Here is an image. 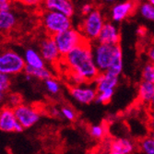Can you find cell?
Returning a JSON list of instances; mask_svg holds the SVG:
<instances>
[{
  "mask_svg": "<svg viewBox=\"0 0 154 154\" xmlns=\"http://www.w3.org/2000/svg\"><path fill=\"white\" fill-rule=\"evenodd\" d=\"M25 74H28L32 76V78H36L40 80H47L49 79H52L53 77V73L51 70L45 66L44 68H31V67H25V70H24Z\"/></svg>",
  "mask_w": 154,
  "mask_h": 154,
  "instance_id": "20",
  "label": "cell"
},
{
  "mask_svg": "<svg viewBox=\"0 0 154 154\" xmlns=\"http://www.w3.org/2000/svg\"><path fill=\"white\" fill-rule=\"evenodd\" d=\"M153 95H154V83L141 80L138 85V90H137V98L139 102L149 105Z\"/></svg>",
  "mask_w": 154,
  "mask_h": 154,
  "instance_id": "18",
  "label": "cell"
},
{
  "mask_svg": "<svg viewBox=\"0 0 154 154\" xmlns=\"http://www.w3.org/2000/svg\"><path fill=\"white\" fill-rule=\"evenodd\" d=\"M105 128L103 127V125H92L90 129V133L91 135L97 139H100L102 137H104L105 135Z\"/></svg>",
  "mask_w": 154,
  "mask_h": 154,
  "instance_id": "28",
  "label": "cell"
},
{
  "mask_svg": "<svg viewBox=\"0 0 154 154\" xmlns=\"http://www.w3.org/2000/svg\"><path fill=\"white\" fill-rule=\"evenodd\" d=\"M147 55H148V58L149 60V63L154 65V44H152L149 47V49L147 51Z\"/></svg>",
  "mask_w": 154,
  "mask_h": 154,
  "instance_id": "33",
  "label": "cell"
},
{
  "mask_svg": "<svg viewBox=\"0 0 154 154\" xmlns=\"http://www.w3.org/2000/svg\"><path fill=\"white\" fill-rule=\"evenodd\" d=\"M141 78L143 81L154 83V65L151 63H147L141 72Z\"/></svg>",
  "mask_w": 154,
  "mask_h": 154,
  "instance_id": "23",
  "label": "cell"
},
{
  "mask_svg": "<svg viewBox=\"0 0 154 154\" xmlns=\"http://www.w3.org/2000/svg\"><path fill=\"white\" fill-rule=\"evenodd\" d=\"M149 109H151V110H154V95H153V97H152V99H151V101L149 102Z\"/></svg>",
  "mask_w": 154,
  "mask_h": 154,
  "instance_id": "36",
  "label": "cell"
},
{
  "mask_svg": "<svg viewBox=\"0 0 154 154\" xmlns=\"http://www.w3.org/2000/svg\"><path fill=\"white\" fill-rule=\"evenodd\" d=\"M45 88H46V90L51 94H57L59 92V91H60V85H59V83L57 80H55V79H54L53 78L45 80Z\"/></svg>",
  "mask_w": 154,
  "mask_h": 154,
  "instance_id": "27",
  "label": "cell"
},
{
  "mask_svg": "<svg viewBox=\"0 0 154 154\" xmlns=\"http://www.w3.org/2000/svg\"><path fill=\"white\" fill-rule=\"evenodd\" d=\"M116 45H109L95 42L91 44L92 55L95 66L100 73L107 72L114 57Z\"/></svg>",
  "mask_w": 154,
  "mask_h": 154,
  "instance_id": "6",
  "label": "cell"
},
{
  "mask_svg": "<svg viewBox=\"0 0 154 154\" xmlns=\"http://www.w3.org/2000/svg\"><path fill=\"white\" fill-rule=\"evenodd\" d=\"M53 38L62 57H66L73 49L82 45L86 41L79 31L73 28L54 35Z\"/></svg>",
  "mask_w": 154,
  "mask_h": 154,
  "instance_id": "5",
  "label": "cell"
},
{
  "mask_svg": "<svg viewBox=\"0 0 154 154\" xmlns=\"http://www.w3.org/2000/svg\"><path fill=\"white\" fill-rule=\"evenodd\" d=\"M23 58L26 64V66L31 68H44L45 67V61L43 59L40 52L33 48H28L25 50Z\"/></svg>",
  "mask_w": 154,
  "mask_h": 154,
  "instance_id": "17",
  "label": "cell"
},
{
  "mask_svg": "<svg viewBox=\"0 0 154 154\" xmlns=\"http://www.w3.org/2000/svg\"><path fill=\"white\" fill-rule=\"evenodd\" d=\"M149 3L154 7V0H150V1H149Z\"/></svg>",
  "mask_w": 154,
  "mask_h": 154,
  "instance_id": "39",
  "label": "cell"
},
{
  "mask_svg": "<svg viewBox=\"0 0 154 154\" xmlns=\"http://www.w3.org/2000/svg\"><path fill=\"white\" fill-rule=\"evenodd\" d=\"M114 94H115V90H108V91H104L102 92H98L95 102L97 103H101V104L108 103L111 102Z\"/></svg>",
  "mask_w": 154,
  "mask_h": 154,
  "instance_id": "25",
  "label": "cell"
},
{
  "mask_svg": "<svg viewBox=\"0 0 154 154\" xmlns=\"http://www.w3.org/2000/svg\"><path fill=\"white\" fill-rule=\"evenodd\" d=\"M6 103H7V106L14 109V108H16L17 106H19V105H20L22 103V98L19 93L7 94Z\"/></svg>",
  "mask_w": 154,
  "mask_h": 154,
  "instance_id": "24",
  "label": "cell"
},
{
  "mask_svg": "<svg viewBox=\"0 0 154 154\" xmlns=\"http://www.w3.org/2000/svg\"><path fill=\"white\" fill-rule=\"evenodd\" d=\"M11 85V79L10 77L0 73V93L8 94Z\"/></svg>",
  "mask_w": 154,
  "mask_h": 154,
  "instance_id": "26",
  "label": "cell"
},
{
  "mask_svg": "<svg viewBox=\"0 0 154 154\" xmlns=\"http://www.w3.org/2000/svg\"><path fill=\"white\" fill-rule=\"evenodd\" d=\"M0 130L17 133H20L24 130L17 120L14 110L7 105L0 107Z\"/></svg>",
  "mask_w": 154,
  "mask_h": 154,
  "instance_id": "8",
  "label": "cell"
},
{
  "mask_svg": "<svg viewBox=\"0 0 154 154\" xmlns=\"http://www.w3.org/2000/svg\"><path fill=\"white\" fill-rule=\"evenodd\" d=\"M118 82L119 77H116L108 72L99 73L94 81L97 92H102L108 90H115L116 87L118 85Z\"/></svg>",
  "mask_w": 154,
  "mask_h": 154,
  "instance_id": "15",
  "label": "cell"
},
{
  "mask_svg": "<svg viewBox=\"0 0 154 154\" xmlns=\"http://www.w3.org/2000/svg\"><path fill=\"white\" fill-rule=\"evenodd\" d=\"M121 40V35L117 27L112 22L105 21L103 30L97 42L109 45H118Z\"/></svg>",
  "mask_w": 154,
  "mask_h": 154,
  "instance_id": "11",
  "label": "cell"
},
{
  "mask_svg": "<svg viewBox=\"0 0 154 154\" xmlns=\"http://www.w3.org/2000/svg\"><path fill=\"white\" fill-rule=\"evenodd\" d=\"M123 71V54L120 45L115 46L114 57L112 59L111 66L108 69V73L119 77Z\"/></svg>",
  "mask_w": 154,
  "mask_h": 154,
  "instance_id": "19",
  "label": "cell"
},
{
  "mask_svg": "<svg viewBox=\"0 0 154 154\" xmlns=\"http://www.w3.org/2000/svg\"><path fill=\"white\" fill-rule=\"evenodd\" d=\"M149 137H152V138L154 139V129L149 130Z\"/></svg>",
  "mask_w": 154,
  "mask_h": 154,
  "instance_id": "38",
  "label": "cell"
},
{
  "mask_svg": "<svg viewBox=\"0 0 154 154\" xmlns=\"http://www.w3.org/2000/svg\"><path fill=\"white\" fill-rule=\"evenodd\" d=\"M69 91L73 99L81 104H90L95 102L98 94L96 87H92L88 84L71 86L69 88Z\"/></svg>",
  "mask_w": 154,
  "mask_h": 154,
  "instance_id": "9",
  "label": "cell"
},
{
  "mask_svg": "<svg viewBox=\"0 0 154 154\" xmlns=\"http://www.w3.org/2000/svg\"><path fill=\"white\" fill-rule=\"evenodd\" d=\"M137 34H138V35L144 36V35L147 33V30L145 29L144 27H138V29H137Z\"/></svg>",
  "mask_w": 154,
  "mask_h": 154,
  "instance_id": "34",
  "label": "cell"
},
{
  "mask_svg": "<svg viewBox=\"0 0 154 154\" xmlns=\"http://www.w3.org/2000/svg\"><path fill=\"white\" fill-rule=\"evenodd\" d=\"M137 149V143L128 137H117L110 143V151L117 154H133Z\"/></svg>",
  "mask_w": 154,
  "mask_h": 154,
  "instance_id": "14",
  "label": "cell"
},
{
  "mask_svg": "<svg viewBox=\"0 0 154 154\" xmlns=\"http://www.w3.org/2000/svg\"><path fill=\"white\" fill-rule=\"evenodd\" d=\"M137 149L142 154H154V139L149 136L144 137L137 142Z\"/></svg>",
  "mask_w": 154,
  "mask_h": 154,
  "instance_id": "21",
  "label": "cell"
},
{
  "mask_svg": "<svg viewBox=\"0 0 154 154\" xmlns=\"http://www.w3.org/2000/svg\"><path fill=\"white\" fill-rule=\"evenodd\" d=\"M26 64L23 57L12 49L0 50V73L8 77L24 72Z\"/></svg>",
  "mask_w": 154,
  "mask_h": 154,
  "instance_id": "4",
  "label": "cell"
},
{
  "mask_svg": "<svg viewBox=\"0 0 154 154\" xmlns=\"http://www.w3.org/2000/svg\"><path fill=\"white\" fill-rule=\"evenodd\" d=\"M6 97H7V94L0 93V105H2L6 102Z\"/></svg>",
  "mask_w": 154,
  "mask_h": 154,
  "instance_id": "35",
  "label": "cell"
},
{
  "mask_svg": "<svg viewBox=\"0 0 154 154\" xmlns=\"http://www.w3.org/2000/svg\"><path fill=\"white\" fill-rule=\"evenodd\" d=\"M140 15L149 21H154V7L149 2H144L138 6Z\"/></svg>",
  "mask_w": 154,
  "mask_h": 154,
  "instance_id": "22",
  "label": "cell"
},
{
  "mask_svg": "<svg viewBox=\"0 0 154 154\" xmlns=\"http://www.w3.org/2000/svg\"><path fill=\"white\" fill-rule=\"evenodd\" d=\"M25 79H26V80H32V77L30 76V75H28V74H25Z\"/></svg>",
  "mask_w": 154,
  "mask_h": 154,
  "instance_id": "37",
  "label": "cell"
},
{
  "mask_svg": "<svg viewBox=\"0 0 154 154\" xmlns=\"http://www.w3.org/2000/svg\"><path fill=\"white\" fill-rule=\"evenodd\" d=\"M137 3L133 1H125L116 4L111 10V16L114 21L121 22L128 19L134 13Z\"/></svg>",
  "mask_w": 154,
  "mask_h": 154,
  "instance_id": "12",
  "label": "cell"
},
{
  "mask_svg": "<svg viewBox=\"0 0 154 154\" xmlns=\"http://www.w3.org/2000/svg\"><path fill=\"white\" fill-rule=\"evenodd\" d=\"M148 116H149V130H152V129H154V110L149 109Z\"/></svg>",
  "mask_w": 154,
  "mask_h": 154,
  "instance_id": "32",
  "label": "cell"
},
{
  "mask_svg": "<svg viewBox=\"0 0 154 154\" xmlns=\"http://www.w3.org/2000/svg\"><path fill=\"white\" fill-rule=\"evenodd\" d=\"M105 20L99 9H94L88 16L84 17L79 25V32L86 41L93 44L97 42L103 30Z\"/></svg>",
  "mask_w": 154,
  "mask_h": 154,
  "instance_id": "3",
  "label": "cell"
},
{
  "mask_svg": "<svg viewBox=\"0 0 154 154\" xmlns=\"http://www.w3.org/2000/svg\"><path fill=\"white\" fill-rule=\"evenodd\" d=\"M13 110L18 122L21 125L23 128L33 127L36 123H38L41 117V114L37 108L29 104L21 103Z\"/></svg>",
  "mask_w": 154,
  "mask_h": 154,
  "instance_id": "7",
  "label": "cell"
},
{
  "mask_svg": "<svg viewBox=\"0 0 154 154\" xmlns=\"http://www.w3.org/2000/svg\"><path fill=\"white\" fill-rule=\"evenodd\" d=\"M12 8V3L8 0H0V12L10 11Z\"/></svg>",
  "mask_w": 154,
  "mask_h": 154,
  "instance_id": "31",
  "label": "cell"
},
{
  "mask_svg": "<svg viewBox=\"0 0 154 154\" xmlns=\"http://www.w3.org/2000/svg\"><path fill=\"white\" fill-rule=\"evenodd\" d=\"M18 24L17 15L13 11L0 12V35L9 33Z\"/></svg>",
  "mask_w": 154,
  "mask_h": 154,
  "instance_id": "16",
  "label": "cell"
},
{
  "mask_svg": "<svg viewBox=\"0 0 154 154\" xmlns=\"http://www.w3.org/2000/svg\"><path fill=\"white\" fill-rule=\"evenodd\" d=\"M107 154H117V153H115V152H112V151H110L109 153H107Z\"/></svg>",
  "mask_w": 154,
  "mask_h": 154,
  "instance_id": "41",
  "label": "cell"
},
{
  "mask_svg": "<svg viewBox=\"0 0 154 154\" xmlns=\"http://www.w3.org/2000/svg\"><path fill=\"white\" fill-rule=\"evenodd\" d=\"M42 25L50 37L67 31L72 28L71 18H68L57 11L45 10L42 14Z\"/></svg>",
  "mask_w": 154,
  "mask_h": 154,
  "instance_id": "2",
  "label": "cell"
},
{
  "mask_svg": "<svg viewBox=\"0 0 154 154\" xmlns=\"http://www.w3.org/2000/svg\"><path fill=\"white\" fill-rule=\"evenodd\" d=\"M60 113H61L62 116L64 118H66V120H68V121H73L76 118L75 112L70 107H67V106L62 107L61 110H60Z\"/></svg>",
  "mask_w": 154,
  "mask_h": 154,
  "instance_id": "29",
  "label": "cell"
},
{
  "mask_svg": "<svg viewBox=\"0 0 154 154\" xmlns=\"http://www.w3.org/2000/svg\"><path fill=\"white\" fill-rule=\"evenodd\" d=\"M86 154H96L94 151H89V152H87Z\"/></svg>",
  "mask_w": 154,
  "mask_h": 154,
  "instance_id": "40",
  "label": "cell"
},
{
  "mask_svg": "<svg viewBox=\"0 0 154 154\" xmlns=\"http://www.w3.org/2000/svg\"><path fill=\"white\" fill-rule=\"evenodd\" d=\"M62 60L68 69L72 86L92 83L100 73L93 60L91 44L88 41L73 49Z\"/></svg>",
  "mask_w": 154,
  "mask_h": 154,
  "instance_id": "1",
  "label": "cell"
},
{
  "mask_svg": "<svg viewBox=\"0 0 154 154\" xmlns=\"http://www.w3.org/2000/svg\"><path fill=\"white\" fill-rule=\"evenodd\" d=\"M94 9L95 8H94V7H93L92 4L86 3V4L82 5V7H81V14H82L84 17H86V16L89 15V14H91Z\"/></svg>",
  "mask_w": 154,
  "mask_h": 154,
  "instance_id": "30",
  "label": "cell"
},
{
  "mask_svg": "<svg viewBox=\"0 0 154 154\" xmlns=\"http://www.w3.org/2000/svg\"><path fill=\"white\" fill-rule=\"evenodd\" d=\"M45 10L57 11L71 18L75 14V6L69 0H46L44 2Z\"/></svg>",
  "mask_w": 154,
  "mask_h": 154,
  "instance_id": "13",
  "label": "cell"
},
{
  "mask_svg": "<svg viewBox=\"0 0 154 154\" xmlns=\"http://www.w3.org/2000/svg\"><path fill=\"white\" fill-rule=\"evenodd\" d=\"M40 54L43 59L50 64H55L60 60L61 54L55 45L54 38L47 36L40 42Z\"/></svg>",
  "mask_w": 154,
  "mask_h": 154,
  "instance_id": "10",
  "label": "cell"
}]
</instances>
